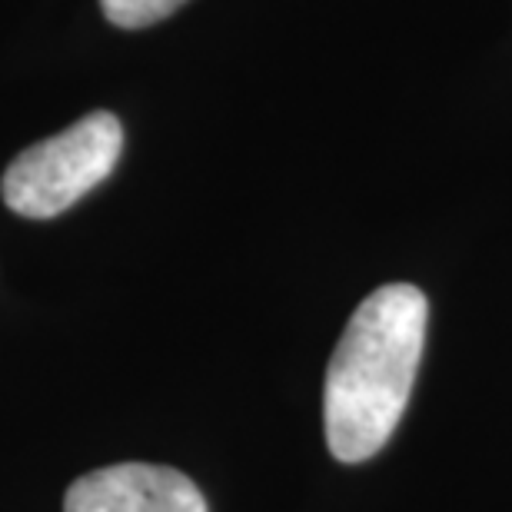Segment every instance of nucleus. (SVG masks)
Listing matches in <instances>:
<instances>
[{
    "label": "nucleus",
    "mask_w": 512,
    "mask_h": 512,
    "mask_svg": "<svg viewBox=\"0 0 512 512\" xmlns=\"http://www.w3.org/2000/svg\"><path fill=\"white\" fill-rule=\"evenodd\" d=\"M429 303L416 286H380L350 316L326 370L323 423L340 463L373 459L396 433L426 343Z\"/></svg>",
    "instance_id": "f257e3e1"
},
{
    "label": "nucleus",
    "mask_w": 512,
    "mask_h": 512,
    "mask_svg": "<svg viewBox=\"0 0 512 512\" xmlns=\"http://www.w3.org/2000/svg\"><path fill=\"white\" fill-rule=\"evenodd\" d=\"M187 0H100V10L110 24L124 27V30H137V27H150L157 20L170 17L173 10H180Z\"/></svg>",
    "instance_id": "20e7f679"
},
{
    "label": "nucleus",
    "mask_w": 512,
    "mask_h": 512,
    "mask_svg": "<svg viewBox=\"0 0 512 512\" xmlns=\"http://www.w3.org/2000/svg\"><path fill=\"white\" fill-rule=\"evenodd\" d=\"M64 512H207V499L170 466L120 463L80 476L67 489Z\"/></svg>",
    "instance_id": "7ed1b4c3"
},
{
    "label": "nucleus",
    "mask_w": 512,
    "mask_h": 512,
    "mask_svg": "<svg viewBox=\"0 0 512 512\" xmlns=\"http://www.w3.org/2000/svg\"><path fill=\"white\" fill-rule=\"evenodd\" d=\"M124 150V127L97 110L74 127L27 147L4 173V203L20 217L50 220L87 197L114 173Z\"/></svg>",
    "instance_id": "f03ea898"
}]
</instances>
